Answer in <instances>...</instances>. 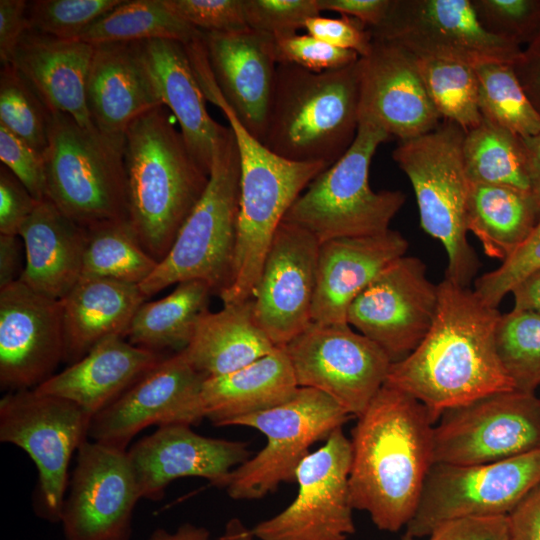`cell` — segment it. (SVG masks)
<instances>
[{"mask_svg":"<svg viewBox=\"0 0 540 540\" xmlns=\"http://www.w3.org/2000/svg\"><path fill=\"white\" fill-rule=\"evenodd\" d=\"M500 316L474 290L444 278L431 328L407 357L391 364L385 385L420 401L434 423L450 408L514 390L496 350Z\"/></svg>","mask_w":540,"mask_h":540,"instance_id":"6da1fadb","label":"cell"},{"mask_svg":"<svg viewBox=\"0 0 540 540\" xmlns=\"http://www.w3.org/2000/svg\"><path fill=\"white\" fill-rule=\"evenodd\" d=\"M357 418L350 439L352 506L378 529L396 532L413 518L434 464L435 423L420 401L385 384Z\"/></svg>","mask_w":540,"mask_h":540,"instance_id":"7a4b0ae2","label":"cell"},{"mask_svg":"<svg viewBox=\"0 0 540 540\" xmlns=\"http://www.w3.org/2000/svg\"><path fill=\"white\" fill-rule=\"evenodd\" d=\"M164 105L135 119L125 132L129 223L159 263L168 254L209 181Z\"/></svg>","mask_w":540,"mask_h":540,"instance_id":"3957f363","label":"cell"},{"mask_svg":"<svg viewBox=\"0 0 540 540\" xmlns=\"http://www.w3.org/2000/svg\"><path fill=\"white\" fill-rule=\"evenodd\" d=\"M359 100V59L320 73L278 64L262 143L285 159L331 166L356 137Z\"/></svg>","mask_w":540,"mask_h":540,"instance_id":"277c9868","label":"cell"},{"mask_svg":"<svg viewBox=\"0 0 540 540\" xmlns=\"http://www.w3.org/2000/svg\"><path fill=\"white\" fill-rule=\"evenodd\" d=\"M212 102L229 122L239 153L240 196L233 275L219 297L223 305L252 299L279 225L294 201L329 166L297 162L266 148L236 118L221 93Z\"/></svg>","mask_w":540,"mask_h":540,"instance_id":"5b68a950","label":"cell"},{"mask_svg":"<svg viewBox=\"0 0 540 540\" xmlns=\"http://www.w3.org/2000/svg\"><path fill=\"white\" fill-rule=\"evenodd\" d=\"M240 196L235 135L225 128L215 145L209 181L171 249L140 285L148 298L170 285L200 280L220 294L231 283Z\"/></svg>","mask_w":540,"mask_h":540,"instance_id":"8992f818","label":"cell"},{"mask_svg":"<svg viewBox=\"0 0 540 540\" xmlns=\"http://www.w3.org/2000/svg\"><path fill=\"white\" fill-rule=\"evenodd\" d=\"M464 135L458 124L442 120L426 134L399 141L392 158L413 187L421 228L446 252L445 278L469 287L480 262L467 239L470 182L463 162Z\"/></svg>","mask_w":540,"mask_h":540,"instance_id":"52a82bcc","label":"cell"},{"mask_svg":"<svg viewBox=\"0 0 540 540\" xmlns=\"http://www.w3.org/2000/svg\"><path fill=\"white\" fill-rule=\"evenodd\" d=\"M390 138L376 123L360 118L352 145L307 186L283 221L304 229L320 244L389 230L406 196L398 190L373 191L369 168L378 146Z\"/></svg>","mask_w":540,"mask_h":540,"instance_id":"ba28073f","label":"cell"},{"mask_svg":"<svg viewBox=\"0 0 540 540\" xmlns=\"http://www.w3.org/2000/svg\"><path fill=\"white\" fill-rule=\"evenodd\" d=\"M124 146L125 138L105 136L68 114L51 112L44 152L47 199L85 228L128 219Z\"/></svg>","mask_w":540,"mask_h":540,"instance_id":"9c48e42d","label":"cell"},{"mask_svg":"<svg viewBox=\"0 0 540 540\" xmlns=\"http://www.w3.org/2000/svg\"><path fill=\"white\" fill-rule=\"evenodd\" d=\"M352 416L327 394L299 387L288 401L237 418L228 426H246L266 437L265 446L235 468L226 486L235 500L260 499L295 479L310 447L327 438Z\"/></svg>","mask_w":540,"mask_h":540,"instance_id":"30bf717a","label":"cell"},{"mask_svg":"<svg viewBox=\"0 0 540 540\" xmlns=\"http://www.w3.org/2000/svg\"><path fill=\"white\" fill-rule=\"evenodd\" d=\"M92 417L77 404L35 389L0 400V441L24 450L38 471L36 512L59 522L71 458L88 439Z\"/></svg>","mask_w":540,"mask_h":540,"instance_id":"8fae6325","label":"cell"},{"mask_svg":"<svg viewBox=\"0 0 540 540\" xmlns=\"http://www.w3.org/2000/svg\"><path fill=\"white\" fill-rule=\"evenodd\" d=\"M539 484L540 449L486 464L434 463L406 533L422 538L450 521L509 515Z\"/></svg>","mask_w":540,"mask_h":540,"instance_id":"7c38bea8","label":"cell"},{"mask_svg":"<svg viewBox=\"0 0 540 540\" xmlns=\"http://www.w3.org/2000/svg\"><path fill=\"white\" fill-rule=\"evenodd\" d=\"M540 449V399L517 389L442 413L433 427L434 463L478 465Z\"/></svg>","mask_w":540,"mask_h":540,"instance_id":"4fadbf2b","label":"cell"},{"mask_svg":"<svg viewBox=\"0 0 540 540\" xmlns=\"http://www.w3.org/2000/svg\"><path fill=\"white\" fill-rule=\"evenodd\" d=\"M299 387L317 389L360 416L385 384L389 356L348 323L311 322L284 346Z\"/></svg>","mask_w":540,"mask_h":540,"instance_id":"5bb4252c","label":"cell"},{"mask_svg":"<svg viewBox=\"0 0 540 540\" xmlns=\"http://www.w3.org/2000/svg\"><path fill=\"white\" fill-rule=\"evenodd\" d=\"M351 441L342 428L299 464L295 499L252 529L258 540H346L355 533L349 491Z\"/></svg>","mask_w":540,"mask_h":540,"instance_id":"9a60e30c","label":"cell"},{"mask_svg":"<svg viewBox=\"0 0 540 540\" xmlns=\"http://www.w3.org/2000/svg\"><path fill=\"white\" fill-rule=\"evenodd\" d=\"M372 39L395 42L413 55L450 59L472 66L514 65L522 46L488 33L471 0H392Z\"/></svg>","mask_w":540,"mask_h":540,"instance_id":"2e32d148","label":"cell"},{"mask_svg":"<svg viewBox=\"0 0 540 540\" xmlns=\"http://www.w3.org/2000/svg\"><path fill=\"white\" fill-rule=\"evenodd\" d=\"M437 306L438 284L428 279L425 263L404 255L353 300L347 323L376 343L394 363L407 357L424 339Z\"/></svg>","mask_w":540,"mask_h":540,"instance_id":"e0dca14e","label":"cell"},{"mask_svg":"<svg viewBox=\"0 0 540 540\" xmlns=\"http://www.w3.org/2000/svg\"><path fill=\"white\" fill-rule=\"evenodd\" d=\"M76 455L59 521L64 540H130L141 496L127 450L87 439Z\"/></svg>","mask_w":540,"mask_h":540,"instance_id":"ac0fdd59","label":"cell"},{"mask_svg":"<svg viewBox=\"0 0 540 540\" xmlns=\"http://www.w3.org/2000/svg\"><path fill=\"white\" fill-rule=\"evenodd\" d=\"M206 378L183 351L168 355L92 417L88 439L126 451L147 427L198 424L204 418L199 396Z\"/></svg>","mask_w":540,"mask_h":540,"instance_id":"d6986e66","label":"cell"},{"mask_svg":"<svg viewBox=\"0 0 540 540\" xmlns=\"http://www.w3.org/2000/svg\"><path fill=\"white\" fill-rule=\"evenodd\" d=\"M61 300L40 294L21 280L0 288V386L34 389L64 360Z\"/></svg>","mask_w":540,"mask_h":540,"instance_id":"ffe728a7","label":"cell"},{"mask_svg":"<svg viewBox=\"0 0 540 540\" xmlns=\"http://www.w3.org/2000/svg\"><path fill=\"white\" fill-rule=\"evenodd\" d=\"M319 247L310 233L285 221L274 235L252 304L256 322L277 347L312 322Z\"/></svg>","mask_w":540,"mask_h":540,"instance_id":"44dd1931","label":"cell"},{"mask_svg":"<svg viewBox=\"0 0 540 540\" xmlns=\"http://www.w3.org/2000/svg\"><path fill=\"white\" fill-rule=\"evenodd\" d=\"M141 499L158 501L168 485L200 477L226 488L232 471L250 458L247 443L202 436L190 425L168 424L127 450Z\"/></svg>","mask_w":540,"mask_h":540,"instance_id":"7402d4cb","label":"cell"},{"mask_svg":"<svg viewBox=\"0 0 540 540\" xmlns=\"http://www.w3.org/2000/svg\"><path fill=\"white\" fill-rule=\"evenodd\" d=\"M359 119L383 128L390 137L409 140L435 129L442 121L420 75L415 56L403 46L372 40L359 58Z\"/></svg>","mask_w":540,"mask_h":540,"instance_id":"603a6c76","label":"cell"},{"mask_svg":"<svg viewBox=\"0 0 540 540\" xmlns=\"http://www.w3.org/2000/svg\"><path fill=\"white\" fill-rule=\"evenodd\" d=\"M203 40L225 102L244 128L262 142L278 65L275 38L248 29L236 33L204 32Z\"/></svg>","mask_w":540,"mask_h":540,"instance_id":"cb8c5ba5","label":"cell"},{"mask_svg":"<svg viewBox=\"0 0 540 540\" xmlns=\"http://www.w3.org/2000/svg\"><path fill=\"white\" fill-rule=\"evenodd\" d=\"M86 94L94 126L116 139L125 138L139 116L163 105L141 42L94 45Z\"/></svg>","mask_w":540,"mask_h":540,"instance_id":"d4e9b609","label":"cell"},{"mask_svg":"<svg viewBox=\"0 0 540 540\" xmlns=\"http://www.w3.org/2000/svg\"><path fill=\"white\" fill-rule=\"evenodd\" d=\"M408 247L406 238L391 229L320 244L312 322L347 323L353 300L388 265L406 255Z\"/></svg>","mask_w":540,"mask_h":540,"instance_id":"484cf974","label":"cell"},{"mask_svg":"<svg viewBox=\"0 0 540 540\" xmlns=\"http://www.w3.org/2000/svg\"><path fill=\"white\" fill-rule=\"evenodd\" d=\"M94 45L28 30L12 56V65L52 112L97 130L87 104L86 85ZM9 65V64H8Z\"/></svg>","mask_w":540,"mask_h":540,"instance_id":"4316f807","label":"cell"},{"mask_svg":"<svg viewBox=\"0 0 540 540\" xmlns=\"http://www.w3.org/2000/svg\"><path fill=\"white\" fill-rule=\"evenodd\" d=\"M167 356L113 336L34 389L67 399L93 417Z\"/></svg>","mask_w":540,"mask_h":540,"instance_id":"83f0119b","label":"cell"},{"mask_svg":"<svg viewBox=\"0 0 540 540\" xmlns=\"http://www.w3.org/2000/svg\"><path fill=\"white\" fill-rule=\"evenodd\" d=\"M141 46L163 105L178 121L193 158L210 175L215 145L226 127L207 111L186 46L164 39L144 41Z\"/></svg>","mask_w":540,"mask_h":540,"instance_id":"f1b7e54d","label":"cell"},{"mask_svg":"<svg viewBox=\"0 0 540 540\" xmlns=\"http://www.w3.org/2000/svg\"><path fill=\"white\" fill-rule=\"evenodd\" d=\"M25 266L19 280L36 292L62 300L82 276L87 229L42 200L22 226Z\"/></svg>","mask_w":540,"mask_h":540,"instance_id":"f546056e","label":"cell"},{"mask_svg":"<svg viewBox=\"0 0 540 540\" xmlns=\"http://www.w3.org/2000/svg\"><path fill=\"white\" fill-rule=\"evenodd\" d=\"M145 299L139 285L81 276L61 300L65 339L63 361L70 364L78 361L109 337L125 338L136 311Z\"/></svg>","mask_w":540,"mask_h":540,"instance_id":"4dcf8cb0","label":"cell"},{"mask_svg":"<svg viewBox=\"0 0 540 540\" xmlns=\"http://www.w3.org/2000/svg\"><path fill=\"white\" fill-rule=\"evenodd\" d=\"M299 386L284 347L234 372L207 377L200 390L204 418L213 425L278 406L294 396Z\"/></svg>","mask_w":540,"mask_h":540,"instance_id":"1f68e13d","label":"cell"},{"mask_svg":"<svg viewBox=\"0 0 540 540\" xmlns=\"http://www.w3.org/2000/svg\"><path fill=\"white\" fill-rule=\"evenodd\" d=\"M276 347L256 322L250 299L218 312L204 311L182 351L197 371L212 377L239 370Z\"/></svg>","mask_w":540,"mask_h":540,"instance_id":"d6a6232c","label":"cell"},{"mask_svg":"<svg viewBox=\"0 0 540 540\" xmlns=\"http://www.w3.org/2000/svg\"><path fill=\"white\" fill-rule=\"evenodd\" d=\"M540 219L530 190L512 186L470 183L467 229L484 253L502 262L528 238Z\"/></svg>","mask_w":540,"mask_h":540,"instance_id":"836d02e7","label":"cell"},{"mask_svg":"<svg viewBox=\"0 0 540 540\" xmlns=\"http://www.w3.org/2000/svg\"><path fill=\"white\" fill-rule=\"evenodd\" d=\"M208 284L200 280L178 283L167 296L144 302L136 311L125 334L131 344L163 353L184 350L190 343L200 316L208 309Z\"/></svg>","mask_w":540,"mask_h":540,"instance_id":"e575fe53","label":"cell"},{"mask_svg":"<svg viewBox=\"0 0 540 540\" xmlns=\"http://www.w3.org/2000/svg\"><path fill=\"white\" fill-rule=\"evenodd\" d=\"M203 36V31L175 14L164 0H124L76 39L92 45L156 39L174 40L186 45Z\"/></svg>","mask_w":540,"mask_h":540,"instance_id":"d590c367","label":"cell"},{"mask_svg":"<svg viewBox=\"0 0 540 540\" xmlns=\"http://www.w3.org/2000/svg\"><path fill=\"white\" fill-rule=\"evenodd\" d=\"M462 154L470 183L530 190L527 148L511 131L482 119L465 132Z\"/></svg>","mask_w":540,"mask_h":540,"instance_id":"8d00e7d4","label":"cell"},{"mask_svg":"<svg viewBox=\"0 0 540 540\" xmlns=\"http://www.w3.org/2000/svg\"><path fill=\"white\" fill-rule=\"evenodd\" d=\"M86 229L82 276L140 285L157 267L158 262L141 246L128 219Z\"/></svg>","mask_w":540,"mask_h":540,"instance_id":"74e56055","label":"cell"},{"mask_svg":"<svg viewBox=\"0 0 540 540\" xmlns=\"http://www.w3.org/2000/svg\"><path fill=\"white\" fill-rule=\"evenodd\" d=\"M482 118L522 139L540 134V114L521 86L513 65L484 63L475 67Z\"/></svg>","mask_w":540,"mask_h":540,"instance_id":"f35d334b","label":"cell"},{"mask_svg":"<svg viewBox=\"0 0 540 540\" xmlns=\"http://www.w3.org/2000/svg\"><path fill=\"white\" fill-rule=\"evenodd\" d=\"M415 59L441 119L458 124L465 132L479 125L483 118L478 106L476 66L434 57Z\"/></svg>","mask_w":540,"mask_h":540,"instance_id":"ab89813d","label":"cell"},{"mask_svg":"<svg viewBox=\"0 0 540 540\" xmlns=\"http://www.w3.org/2000/svg\"><path fill=\"white\" fill-rule=\"evenodd\" d=\"M495 344L515 389L535 393L540 386V314L517 309L501 314Z\"/></svg>","mask_w":540,"mask_h":540,"instance_id":"60d3db41","label":"cell"},{"mask_svg":"<svg viewBox=\"0 0 540 540\" xmlns=\"http://www.w3.org/2000/svg\"><path fill=\"white\" fill-rule=\"evenodd\" d=\"M51 110L12 66L0 71V125L44 155Z\"/></svg>","mask_w":540,"mask_h":540,"instance_id":"b9f144b4","label":"cell"},{"mask_svg":"<svg viewBox=\"0 0 540 540\" xmlns=\"http://www.w3.org/2000/svg\"><path fill=\"white\" fill-rule=\"evenodd\" d=\"M124 0H36L28 2L30 30L76 39Z\"/></svg>","mask_w":540,"mask_h":540,"instance_id":"7bdbcfd3","label":"cell"},{"mask_svg":"<svg viewBox=\"0 0 540 540\" xmlns=\"http://www.w3.org/2000/svg\"><path fill=\"white\" fill-rule=\"evenodd\" d=\"M482 27L520 46L540 33V0H471Z\"/></svg>","mask_w":540,"mask_h":540,"instance_id":"ee69618b","label":"cell"},{"mask_svg":"<svg viewBox=\"0 0 540 540\" xmlns=\"http://www.w3.org/2000/svg\"><path fill=\"white\" fill-rule=\"evenodd\" d=\"M540 268V219L524 243L496 269L475 280L474 292L486 305L497 308L512 288Z\"/></svg>","mask_w":540,"mask_h":540,"instance_id":"f6af8a7d","label":"cell"},{"mask_svg":"<svg viewBox=\"0 0 540 540\" xmlns=\"http://www.w3.org/2000/svg\"><path fill=\"white\" fill-rule=\"evenodd\" d=\"M244 11L250 29L275 39L297 34L321 12L318 0H244Z\"/></svg>","mask_w":540,"mask_h":540,"instance_id":"bcb514c9","label":"cell"},{"mask_svg":"<svg viewBox=\"0 0 540 540\" xmlns=\"http://www.w3.org/2000/svg\"><path fill=\"white\" fill-rule=\"evenodd\" d=\"M277 64L298 66L311 72H325L351 65L360 56L351 50L331 46L306 34L275 39Z\"/></svg>","mask_w":540,"mask_h":540,"instance_id":"7dc6e473","label":"cell"},{"mask_svg":"<svg viewBox=\"0 0 540 540\" xmlns=\"http://www.w3.org/2000/svg\"><path fill=\"white\" fill-rule=\"evenodd\" d=\"M183 20L203 32L236 33L250 29L244 0H164Z\"/></svg>","mask_w":540,"mask_h":540,"instance_id":"c3c4849f","label":"cell"},{"mask_svg":"<svg viewBox=\"0 0 540 540\" xmlns=\"http://www.w3.org/2000/svg\"><path fill=\"white\" fill-rule=\"evenodd\" d=\"M0 160L35 199L38 201L47 199L44 155L2 125H0Z\"/></svg>","mask_w":540,"mask_h":540,"instance_id":"681fc988","label":"cell"},{"mask_svg":"<svg viewBox=\"0 0 540 540\" xmlns=\"http://www.w3.org/2000/svg\"><path fill=\"white\" fill-rule=\"evenodd\" d=\"M307 33L331 46L366 56L372 45L369 28L359 20L341 15L339 18L315 16L305 24Z\"/></svg>","mask_w":540,"mask_h":540,"instance_id":"f907efd6","label":"cell"},{"mask_svg":"<svg viewBox=\"0 0 540 540\" xmlns=\"http://www.w3.org/2000/svg\"><path fill=\"white\" fill-rule=\"evenodd\" d=\"M39 202L10 170L1 164L0 234L19 236L22 226Z\"/></svg>","mask_w":540,"mask_h":540,"instance_id":"816d5d0a","label":"cell"},{"mask_svg":"<svg viewBox=\"0 0 540 540\" xmlns=\"http://www.w3.org/2000/svg\"><path fill=\"white\" fill-rule=\"evenodd\" d=\"M439 527L442 540H511L508 515L462 518Z\"/></svg>","mask_w":540,"mask_h":540,"instance_id":"f5cc1de1","label":"cell"},{"mask_svg":"<svg viewBox=\"0 0 540 540\" xmlns=\"http://www.w3.org/2000/svg\"><path fill=\"white\" fill-rule=\"evenodd\" d=\"M25 0H0V60L11 62L23 35L30 29Z\"/></svg>","mask_w":540,"mask_h":540,"instance_id":"db71d44e","label":"cell"},{"mask_svg":"<svg viewBox=\"0 0 540 540\" xmlns=\"http://www.w3.org/2000/svg\"><path fill=\"white\" fill-rule=\"evenodd\" d=\"M511 540H540V484L508 515Z\"/></svg>","mask_w":540,"mask_h":540,"instance_id":"11a10c76","label":"cell"},{"mask_svg":"<svg viewBox=\"0 0 540 540\" xmlns=\"http://www.w3.org/2000/svg\"><path fill=\"white\" fill-rule=\"evenodd\" d=\"M392 0H318L321 11H334L355 18L368 28L377 27L385 19Z\"/></svg>","mask_w":540,"mask_h":540,"instance_id":"9f6ffc18","label":"cell"},{"mask_svg":"<svg viewBox=\"0 0 540 540\" xmlns=\"http://www.w3.org/2000/svg\"><path fill=\"white\" fill-rule=\"evenodd\" d=\"M513 67L526 95L540 114V33L522 49Z\"/></svg>","mask_w":540,"mask_h":540,"instance_id":"6f0895ef","label":"cell"},{"mask_svg":"<svg viewBox=\"0 0 540 540\" xmlns=\"http://www.w3.org/2000/svg\"><path fill=\"white\" fill-rule=\"evenodd\" d=\"M18 236L0 234V288L19 279L20 247Z\"/></svg>","mask_w":540,"mask_h":540,"instance_id":"680465c9","label":"cell"},{"mask_svg":"<svg viewBox=\"0 0 540 540\" xmlns=\"http://www.w3.org/2000/svg\"><path fill=\"white\" fill-rule=\"evenodd\" d=\"M510 293L514 298L513 309L540 314V268L519 281Z\"/></svg>","mask_w":540,"mask_h":540,"instance_id":"91938a15","label":"cell"},{"mask_svg":"<svg viewBox=\"0 0 540 540\" xmlns=\"http://www.w3.org/2000/svg\"><path fill=\"white\" fill-rule=\"evenodd\" d=\"M209 531L191 523L180 525L174 532L163 528L155 529L148 540H209Z\"/></svg>","mask_w":540,"mask_h":540,"instance_id":"94428289","label":"cell"},{"mask_svg":"<svg viewBox=\"0 0 540 540\" xmlns=\"http://www.w3.org/2000/svg\"><path fill=\"white\" fill-rule=\"evenodd\" d=\"M530 178V190L540 209V134L524 140Z\"/></svg>","mask_w":540,"mask_h":540,"instance_id":"6125c7cd","label":"cell"},{"mask_svg":"<svg viewBox=\"0 0 540 540\" xmlns=\"http://www.w3.org/2000/svg\"><path fill=\"white\" fill-rule=\"evenodd\" d=\"M252 529L248 528L239 518L227 521L222 535L218 540H253Z\"/></svg>","mask_w":540,"mask_h":540,"instance_id":"be15d7a7","label":"cell"},{"mask_svg":"<svg viewBox=\"0 0 540 540\" xmlns=\"http://www.w3.org/2000/svg\"><path fill=\"white\" fill-rule=\"evenodd\" d=\"M429 540H442L443 539V535H442V530L440 527H438L436 530H434L431 535L429 536ZM400 540H415V538L413 536H411L410 534L406 533L402 536V538Z\"/></svg>","mask_w":540,"mask_h":540,"instance_id":"e7e4bbea","label":"cell"}]
</instances>
